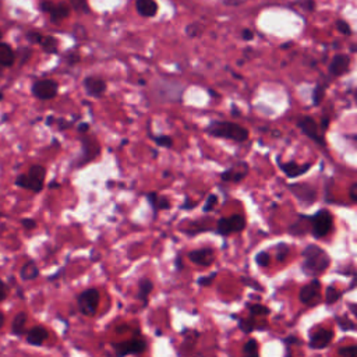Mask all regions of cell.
<instances>
[{
	"instance_id": "cell-59",
	"label": "cell",
	"mask_w": 357,
	"mask_h": 357,
	"mask_svg": "<svg viewBox=\"0 0 357 357\" xmlns=\"http://www.w3.org/2000/svg\"><path fill=\"white\" fill-rule=\"evenodd\" d=\"M2 217H3V214H2V212H0V218H2Z\"/></svg>"
},
{
	"instance_id": "cell-35",
	"label": "cell",
	"mask_w": 357,
	"mask_h": 357,
	"mask_svg": "<svg viewBox=\"0 0 357 357\" xmlns=\"http://www.w3.org/2000/svg\"><path fill=\"white\" fill-rule=\"evenodd\" d=\"M152 138H153V141L158 147L172 148V145H173V140L169 136H156V137H152Z\"/></svg>"
},
{
	"instance_id": "cell-34",
	"label": "cell",
	"mask_w": 357,
	"mask_h": 357,
	"mask_svg": "<svg viewBox=\"0 0 357 357\" xmlns=\"http://www.w3.org/2000/svg\"><path fill=\"white\" fill-rule=\"evenodd\" d=\"M289 251H291V249H289L288 245H285V243L278 245L276 246V260L278 261H285L286 257L289 256Z\"/></svg>"
},
{
	"instance_id": "cell-43",
	"label": "cell",
	"mask_w": 357,
	"mask_h": 357,
	"mask_svg": "<svg viewBox=\"0 0 357 357\" xmlns=\"http://www.w3.org/2000/svg\"><path fill=\"white\" fill-rule=\"evenodd\" d=\"M200 32H201L200 24H191V25H188V27L186 28V34H187L188 36H191V38L198 36V35H200Z\"/></svg>"
},
{
	"instance_id": "cell-44",
	"label": "cell",
	"mask_w": 357,
	"mask_h": 357,
	"mask_svg": "<svg viewBox=\"0 0 357 357\" xmlns=\"http://www.w3.org/2000/svg\"><path fill=\"white\" fill-rule=\"evenodd\" d=\"M27 38L34 44H41V41H42V35L39 34V32H29L27 35Z\"/></svg>"
},
{
	"instance_id": "cell-24",
	"label": "cell",
	"mask_w": 357,
	"mask_h": 357,
	"mask_svg": "<svg viewBox=\"0 0 357 357\" xmlns=\"http://www.w3.org/2000/svg\"><path fill=\"white\" fill-rule=\"evenodd\" d=\"M27 320H28V317H27V314H25L24 311L19 312V314L14 317L13 324H12V332H13V335H16V336H23V335L27 332V331H25Z\"/></svg>"
},
{
	"instance_id": "cell-27",
	"label": "cell",
	"mask_w": 357,
	"mask_h": 357,
	"mask_svg": "<svg viewBox=\"0 0 357 357\" xmlns=\"http://www.w3.org/2000/svg\"><path fill=\"white\" fill-rule=\"evenodd\" d=\"M47 53H58V39L53 36H42V41L39 44Z\"/></svg>"
},
{
	"instance_id": "cell-10",
	"label": "cell",
	"mask_w": 357,
	"mask_h": 357,
	"mask_svg": "<svg viewBox=\"0 0 357 357\" xmlns=\"http://www.w3.org/2000/svg\"><path fill=\"white\" fill-rule=\"evenodd\" d=\"M291 191L296 195L297 200L306 206V207H310L315 203L317 200V190L314 187H311L310 184H306V183H299V184H292L289 186Z\"/></svg>"
},
{
	"instance_id": "cell-31",
	"label": "cell",
	"mask_w": 357,
	"mask_h": 357,
	"mask_svg": "<svg viewBox=\"0 0 357 357\" xmlns=\"http://www.w3.org/2000/svg\"><path fill=\"white\" fill-rule=\"evenodd\" d=\"M70 5H71V8H73L75 12H78V13L88 14V13L91 12L87 0H70Z\"/></svg>"
},
{
	"instance_id": "cell-37",
	"label": "cell",
	"mask_w": 357,
	"mask_h": 357,
	"mask_svg": "<svg viewBox=\"0 0 357 357\" xmlns=\"http://www.w3.org/2000/svg\"><path fill=\"white\" fill-rule=\"evenodd\" d=\"M269 262H271V256H269V253H267V251H260V253L256 256V264H257V265L265 268V267L269 265Z\"/></svg>"
},
{
	"instance_id": "cell-50",
	"label": "cell",
	"mask_w": 357,
	"mask_h": 357,
	"mask_svg": "<svg viewBox=\"0 0 357 357\" xmlns=\"http://www.w3.org/2000/svg\"><path fill=\"white\" fill-rule=\"evenodd\" d=\"M350 200L353 204L357 203V184L356 183H353L350 187Z\"/></svg>"
},
{
	"instance_id": "cell-56",
	"label": "cell",
	"mask_w": 357,
	"mask_h": 357,
	"mask_svg": "<svg viewBox=\"0 0 357 357\" xmlns=\"http://www.w3.org/2000/svg\"><path fill=\"white\" fill-rule=\"evenodd\" d=\"M2 75H3V66L0 64V78H2Z\"/></svg>"
},
{
	"instance_id": "cell-23",
	"label": "cell",
	"mask_w": 357,
	"mask_h": 357,
	"mask_svg": "<svg viewBox=\"0 0 357 357\" xmlns=\"http://www.w3.org/2000/svg\"><path fill=\"white\" fill-rule=\"evenodd\" d=\"M16 62L14 51L8 44H0V64L3 67H10Z\"/></svg>"
},
{
	"instance_id": "cell-36",
	"label": "cell",
	"mask_w": 357,
	"mask_h": 357,
	"mask_svg": "<svg viewBox=\"0 0 357 357\" xmlns=\"http://www.w3.org/2000/svg\"><path fill=\"white\" fill-rule=\"evenodd\" d=\"M239 328H241L245 334H250V332H253L254 328H256V321H254V319L241 320V321H239Z\"/></svg>"
},
{
	"instance_id": "cell-6",
	"label": "cell",
	"mask_w": 357,
	"mask_h": 357,
	"mask_svg": "<svg viewBox=\"0 0 357 357\" xmlns=\"http://www.w3.org/2000/svg\"><path fill=\"white\" fill-rule=\"evenodd\" d=\"M32 95L41 101L53 99L58 95L59 84L53 80H38L32 84Z\"/></svg>"
},
{
	"instance_id": "cell-14",
	"label": "cell",
	"mask_w": 357,
	"mask_h": 357,
	"mask_svg": "<svg viewBox=\"0 0 357 357\" xmlns=\"http://www.w3.org/2000/svg\"><path fill=\"white\" fill-rule=\"evenodd\" d=\"M187 257H188V260L193 264L201 265V267H210L215 261V253H214V250L211 247L193 250V251H190L187 254Z\"/></svg>"
},
{
	"instance_id": "cell-28",
	"label": "cell",
	"mask_w": 357,
	"mask_h": 357,
	"mask_svg": "<svg viewBox=\"0 0 357 357\" xmlns=\"http://www.w3.org/2000/svg\"><path fill=\"white\" fill-rule=\"evenodd\" d=\"M324 95H325V86L323 84H317L315 88L312 90V105L314 106H319L321 105L323 99H324Z\"/></svg>"
},
{
	"instance_id": "cell-22",
	"label": "cell",
	"mask_w": 357,
	"mask_h": 357,
	"mask_svg": "<svg viewBox=\"0 0 357 357\" xmlns=\"http://www.w3.org/2000/svg\"><path fill=\"white\" fill-rule=\"evenodd\" d=\"M153 291V284L148 280V278H141L138 282V292H137V299L143 301L144 306L148 304V299L151 292Z\"/></svg>"
},
{
	"instance_id": "cell-8",
	"label": "cell",
	"mask_w": 357,
	"mask_h": 357,
	"mask_svg": "<svg viewBox=\"0 0 357 357\" xmlns=\"http://www.w3.org/2000/svg\"><path fill=\"white\" fill-rule=\"evenodd\" d=\"M299 299L306 306H315L321 300V282L319 280H312L308 285L303 286Z\"/></svg>"
},
{
	"instance_id": "cell-33",
	"label": "cell",
	"mask_w": 357,
	"mask_h": 357,
	"mask_svg": "<svg viewBox=\"0 0 357 357\" xmlns=\"http://www.w3.org/2000/svg\"><path fill=\"white\" fill-rule=\"evenodd\" d=\"M217 232H218L221 236H225V237H227V236L232 234V232H230V229H229L227 218H221V219L218 221V223H217Z\"/></svg>"
},
{
	"instance_id": "cell-19",
	"label": "cell",
	"mask_w": 357,
	"mask_h": 357,
	"mask_svg": "<svg viewBox=\"0 0 357 357\" xmlns=\"http://www.w3.org/2000/svg\"><path fill=\"white\" fill-rule=\"evenodd\" d=\"M136 10L141 17L151 19L156 16L160 8L155 0H136Z\"/></svg>"
},
{
	"instance_id": "cell-17",
	"label": "cell",
	"mask_w": 357,
	"mask_h": 357,
	"mask_svg": "<svg viewBox=\"0 0 357 357\" xmlns=\"http://www.w3.org/2000/svg\"><path fill=\"white\" fill-rule=\"evenodd\" d=\"M334 339V334L330 330H321L319 332H315L311 335L310 338V343L308 346L314 350H321L328 347V345L332 342Z\"/></svg>"
},
{
	"instance_id": "cell-41",
	"label": "cell",
	"mask_w": 357,
	"mask_h": 357,
	"mask_svg": "<svg viewBox=\"0 0 357 357\" xmlns=\"http://www.w3.org/2000/svg\"><path fill=\"white\" fill-rule=\"evenodd\" d=\"M217 204H218V197H217L215 194H211V195H208V198H207V201H206V204H204L203 211H204V212H211V211L217 207Z\"/></svg>"
},
{
	"instance_id": "cell-55",
	"label": "cell",
	"mask_w": 357,
	"mask_h": 357,
	"mask_svg": "<svg viewBox=\"0 0 357 357\" xmlns=\"http://www.w3.org/2000/svg\"><path fill=\"white\" fill-rule=\"evenodd\" d=\"M49 187H51V188H55V187H59V184H58V183H51Z\"/></svg>"
},
{
	"instance_id": "cell-39",
	"label": "cell",
	"mask_w": 357,
	"mask_h": 357,
	"mask_svg": "<svg viewBox=\"0 0 357 357\" xmlns=\"http://www.w3.org/2000/svg\"><path fill=\"white\" fill-rule=\"evenodd\" d=\"M249 310L251 312V315H268L269 314V308L262 306V304H253V306H249Z\"/></svg>"
},
{
	"instance_id": "cell-5",
	"label": "cell",
	"mask_w": 357,
	"mask_h": 357,
	"mask_svg": "<svg viewBox=\"0 0 357 357\" xmlns=\"http://www.w3.org/2000/svg\"><path fill=\"white\" fill-rule=\"evenodd\" d=\"M77 306L80 312L86 317H94L99 306V292L98 289H87L77 296Z\"/></svg>"
},
{
	"instance_id": "cell-54",
	"label": "cell",
	"mask_w": 357,
	"mask_h": 357,
	"mask_svg": "<svg viewBox=\"0 0 357 357\" xmlns=\"http://www.w3.org/2000/svg\"><path fill=\"white\" fill-rule=\"evenodd\" d=\"M232 114H233V116H234V114H236V116H241L239 109H237V108H233V109H232Z\"/></svg>"
},
{
	"instance_id": "cell-13",
	"label": "cell",
	"mask_w": 357,
	"mask_h": 357,
	"mask_svg": "<svg viewBox=\"0 0 357 357\" xmlns=\"http://www.w3.org/2000/svg\"><path fill=\"white\" fill-rule=\"evenodd\" d=\"M86 93L93 98H101L106 91V82L101 77L88 75L84 78Z\"/></svg>"
},
{
	"instance_id": "cell-16",
	"label": "cell",
	"mask_w": 357,
	"mask_h": 357,
	"mask_svg": "<svg viewBox=\"0 0 357 357\" xmlns=\"http://www.w3.org/2000/svg\"><path fill=\"white\" fill-rule=\"evenodd\" d=\"M349 67H350V58L347 55L339 53L332 58V60L328 66V70H330L331 75L341 77L349 71Z\"/></svg>"
},
{
	"instance_id": "cell-21",
	"label": "cell",
	"mask_w": 357,
	"mask_h": 357,
	"mask_svg": "<svg viewBox=\"0 0 357 357\" xmlns=\"http://www.w3.org/2000/svg\"><path fill=\"white\" fill-rule=\"evenodd\" d=\"M145 197L148 200V204L152 207V210L155 212L171 208V201L168 200L167 197H161L160 194H156V193H148V194H145Z\"/></svg>"
},
{
	"instance_id": "cell-18",
	"label": "cell",
	"mask_w": 357,
	"mask_h": 357,
	"mask_svg": "<svg viewBox=\"0 0 357 357\" xmlns=\"http://www.w3.org/2000/svg\"><path fill=\"white\" fill-rule=\"evenodd\" d=\"M278 165H280L281 171H282L289 179H296V177H299V176L307 173V172L310 171V168L312 167V164H306V165L300 167V165H297L295 161H291V162H286V164H284V162H281V161H278Z\"/></svg>"
},
{
	"instance_id": "cell-26",
	"label": "cell",
	"mask_w": 357,
	"mask_h": 357,
	"mask_svg": "<svg viewBox=\"0 0 357 357\" xmlns=\"http://www.w3.org/2000/svg\"><path fill=\"white\" fill-rule=\"evenodd\" d=\"M227 223H229V229L232 233H241L246 227V219L242 214H234V215L229 217Z\"/></svg>"
},
{
	"instance_id": "cell-48",
	"label": "cell",
	"mask_w": 357,
	"mask_h": 357,
	"mask_svg": "<svg viewBox=\"0 0 357 357\" xmlns=\"http://www.w3.org/2000/svg\"><path fill=\"white\" fill-rule=\"evenodd\" d=\"M21 223H23V226H24L25 229H28V230H31V229H35V227H36V222H35L34 219H29V218H25V219H23V221H21Z\"/></svg>"
},
{
	"instance_id": "cell-9",
	"label": "cell",
	"mask_w": 357,
	"mask_h": 357,
	"mask_svg": "<svg viewBox=\"0 0 357 357\" xmlns=\"http://www.w3.org/2000/svg\"><path fill=\"white\" fill-rule=\"evenodd\" d=\"M297 126L308 138H311L312 141H315L317 144L321 145V147H325V140H324L323 134H320L319 126H317V123L314 122L312 117L303 116L300 121L297 122Z\"/></svg>"
},
{
	"instance_id": "cell-7",
	"label": "cell",
	"mask_w": 357,
	"mask_h": 357,
	"mask_svg": "<svg viewBox=\"0 0 357 357\" xmlns=\"http://www.w3.org/2000/svg\"><path fill=\"white\" fill-rule=\"evenodd\" d=\"M113 349L119 357H125L129 354L138 356L147 350V341L143 338H136L123 343H116L113 345Z\"/></svg>"
},
{
	"instance_id": "cell-52",
	"label": "cell",
	"mask_w": 357,
	"mask_h": 357,
	"mask_svg": "<svg viewBox=\"0 0 357 357\" xmlns=\"http://www.w3.org/2000/svg\"><path fill=\"white\" fill-rule=\"evenodd\" d=\"M328 126H330V119L325 117V119H323V122H321V129L325 132L328 129Z\"/></svg>"
},
{
	"instance_id": "cell-57",
	"label": "cell",
	"mask_w": 357,
	"mask_h": 357,
	"mask_svg": "<svg viewBox=\"0 0 357 357\" xmlns=\"http://www.w3.org/2000/svg\"><path fill=\"white\" fill-rule=\"evenodd\" d=\"M0 101H3V94L2 93H0Z\"/></svg>"
},
{
	"instance_id": "cell-47",
	"label": "cell",
	"mask_w": 357,
	"mask_h": 357,
	"mask_svg": "<svg viewBox=\"0 0 357 357\" xmlns=\"http://www.w3.org/2000/svg\"><path fill=\"white\" fill-rule=\"evenodd\" d=\"M66 60H67V63H69L70 66H74L75 63L80 62V55H78V53H70V55L66 58Z\"/></svg>"
},
{
	"instance_id": "cell-46",
	"label": "cell",
	"mask_w": 357,
	"mask_h": 357,
	"mask_svg": "<svg viewBox=\"0 0 357 357\" xmlns=\"http://www.w3.org/2000/svg\"><path fill=\"white\" fill-rule=\"evenodd\" d=\"M222 2L226 6H241V5L246 3V2H249V0H222Z\"/></svg>"
},
{
	"instance_id": "cell-49",
	"label": "cell",
	"mask_w": 357,
	"mask_h": 357,
	"mask_svg": "<svg viewBox=\"0 0 357 357\" xmlns=\"http://www.w3.org/2000/svg\"><path fill=\"white\" fill-rule=\"evenodd\" d=\"M242 38L245 39V41H253V39H254V32H253L251 29L246 28V29L242 31Z\"/></svg>"
},
{
	"instance_id": "cell-58",
	"label": "cell",
	"mask_w": 357,
	"mask_h": 357,
	"mask_svg": "<svg viewBox=\"0 0 357 357\" xmlns=\"http://www.w3.org/2000/svg\"><path fill=\"white\" fill-rule=\"evenodd\" d=\"M0 39H2V31H0Z\"/></svg>"
},
{
	"instance_id": "cell-25",
	"label": "cell",
	"mask_w": 357,
	"mask_h": 357,
	"mask_svg": "<svg viewBox=\"0 0 357 357\" xmlns=\"http://www.w3.org/2000/svg\"><path fill=\"white\" fill-rule=\"evenodd\" d=\"M39 276V268L34 261H28L27 264L23 265L20 271V278L23 281H34Z\"/></svg>"
},
{
	"instance_id": "cell-1",
	"label": "cell",
	"mask_w": 357,
	"mask_h": 357,
	"mask_svg": "<svg viewBox=\"0 0 357 357\" xmlns=\"http://www.w3.org/2000/svg\"><path fill=\"white\" fill-rule=\"evenodd\" d=\"M301 256L304 258L301 264V271L304 272V275L311 278H315L325 272L331 264V258L328 253L315 245L307 246L303 250Z\"/></svg>"
},
{
	"instance_id": "cell-2",
	"label": "cell",
	"mask_w": 357,
	"mask_h": 357,
	"mask_svg": "<svg viewBox=\"0 0 357 357\" xmlns=\"http://www.w3.org/2000/svg\"><path fill=\"white\" fill-rule=\"evenodd\" d=\"M208 134L212 137L218 138H225V140H232L236 143H245L249 140V130L239 123L233 122H222V121H214L210 123L207 129Z\"/></svg>"
},
{
	"instance_id": "cell-40",
	"label": "cell",
	"mask_w": 357,
	"mask_h": 357,
	"mask_svg": "<svg viewBox=\"0 0 357 357\" xmlns=\"http://www.w3.org/2000/svg\"><path fill=\"white\" fill-rule=\"evenodd\" d=\"M338 354L343 356V357H356L357 356V346L356 345H350V346L341 347L338 350Z\"/></svg>"
},
{
	"instance_id": "cell-15",
	"label": "cell",
	"mask_w": 357,
	"mask_h": 357,
	"mask_svg": "<svg viewBox=\"0 0 357 357\" xmlns=\"http://www.w3.org/2000/svg\"><path fill=\"white\" fill-rule=\"evenodd\" d=\"M41 10L48 13L53 23H60L62 20L67 19L69 14H70V8L63 5V3L55 5L52 2H42L41 3Z\"/></svg>"
},
{
	"instance_id": "cell-4",
	"label": "cell",
	"mask_w": 357,
	"mask_h": 357,
	"mask_svg": "<svg viewBox=\"0 0 357 357\" xmlns=\"http://www.w3.org/2000/svg\"><path fill=\"white\" fill-rule=\"evenodd\" d=\"M307 218L311 225V233L315 239H323L331 232L334 218L328 210H320L315 212V215Z\"/></svg>"
},
{
	"instance_id": "cell-45",
	"label": "cell",
	"mask_w": 357,
	"mask_h": 357,
	"mask_svg": "<svg viewBox=\"0 0 357 357\" xmlns=\"http://www.w3.org/2000/svg\"><path fill=\"white\" fill-rule=\"evenodd\" d=\"M8 285L0 280V301H3L6 297H8Z\"/></svg>"
},
{
	"instance_id": "cell-12",
	"label": "cell",
	"mask_w": 357,
	"mask_h": 357,
	"mask_svg": "<svg viewBox=\"0 0 357 357\" xmlns=\"http://www.w3.org/2000/svg\"><path fill=\"white\" fill-rule=\"evenodd\" d=\"M247 175H249V165L246 162L241 161V162H237L236 165L230 167L227 171H225L221 175V179L223 182H229V183H239Z\"/></svg>"
},
{
	"instance_id": "cell-53",
	"label": "cell",
	"mask_w": 357,
	"mask_h": 357,
	"mask_svg": "<svg viewBox=\"0 0 357 357\" xmlns=\"http://www.w3.org/2000/svg\"><path fill=\"white\" fill-rule=\"evenodd\" d=\"M5 325V314L0 311V328H3Z\"/></svg>"
},
{
	"instance_id": "cell-29",
	"label": "cell",
	"mask_w": 357,
	"mask_h": 357,
	"mask_svg": "<svg viewBox=\"0 0 357 357\" xmlns=\"http://www.w3.org/2000/svg\"><path fill=\"white\" fill-rule=\"evenodd\" d=\"M341 297H342V293L336 288H334V286H328L327 288V291H325V303L328 306L335 304Z\"/></svg>"
},
{
	"instance_id": "cell-20",
	"label": "cell",
	"mask_w": 357,
	"mask_h": 357,
	"mask_svg": "<svg viewBox=\"0 0 357 357\" xmlns=\"http://www.w3.org/2000/svg\"><path fill=\"white\" fill-rule=\"evenodd\" d=\"M27 334V342L32 346H42L48 339L49 334L44 327H34Z\"/></svg>"
},
{
	"instance_id": "cell-32",
	"label": "cell",
	"mask_w": 357,
	"mask_h": 357,
	"mask_svg": "<svg viewBox=\"0 0 357 357\" xmlns=\"http://www.w3.org/2000/svg\"><path fill=\"white\" fill-rule=\"evenodd\" d=\"M336 324L343 331H354L356 330L354 323L352 320H349V319H346V317H336Z\"/></svg>"
},
{
	"instance_id": "cell-3",
	"label": "cell",
	"mask_w": 357,
	"mask_h": 357,
	"mask_svg": "<svg viewBox=\"0 0 357 357\" xmlns=\"http://www.w3.org/2000/svg\"><path fill=\"white\" fill-rule=\"evenodd\" d=\"M45 176H47V169L44 167L32 165L27 175L17 176L16 186L24 190H31L34 193H41L44 188Z\"/></svg>"
},
{
	"instance_id": "cell-51",
	"label": "cell",
	"mask_w": 357,
	"mask_h": 357,
	"mask_svg": "<svg viewBox=\"0 0 357 357\" xmlns=\"http://www.w3.org/2000/svg\"><path fill=\"white\" fill-rule=\"evenodd\" d=\"M77 130L80 134H87V132L90 130V125L88 123H80V125H78Z\"/></svg>"
},
{
	"instance_id": "cell-42",
	"label": "cell",
	"mask_w": 357,
	"mask_h": 357,
	"mask_svg": "<svg viewBox=\"0 0 357 357\" xmlns=\"http://www.w3.org/2000/svg\"><path fill=\"white\" fill-rule=\"evenodd\" d=\"M217 275H218V272L210 273V275H207V276H201L200 280H198V285H200V286H210V285L214 282Z\"/></svg>"
},
{
	"instance_id": "cell-11",
	"label": "cell",
	"mask_w": 357,
	"mask_h": 357,
	"mask_svg": "<svg viewBox=\"0 0 357 357\" xmlns=\"http://www.w3.org/2000/svg\"><path fill=\"white\" fill-rule=\"evenodd\" d=\"M82 144H83V153H82L80 161H78V167H83V165L88 164L90 161H94L101 152L99 144L93 137H87L86 134H83Z\"/></svg>"
},
{
	"instance_id": "cell-38",
	"label": "cell",
	"mask_w": 357,
	"mask_h": 357,
	"mask_svg": "<svg viewBox=\"0 0 357 357\" xmlns=\"http://www.w3.org/2000/svg\"><path fill=\"white\" fill-rule=\"evenodd\" d=\"M335 25H336V29H338L341 34H343V35H346V36H350V35H352V28H350V24H349L347 21H345V20H336Z\"/></svg>"
},
{
	"instance_id": "cell-30",
	"label": "cell",
	"mask_w": 357,
	"mask_h": 357,
	"mask_svg": "<svg viewBox=\"0 0 357 357\" xmlns=\"http://www.w3.org/2000/svg\"><path fill=\"white\" fill-rule=\"evenodd\" d=\"M243 353L246 356H250V357H257L260 350H258V342L256 339H250L245 343L243 346Z\"/></svg>"
}]
</instances>
